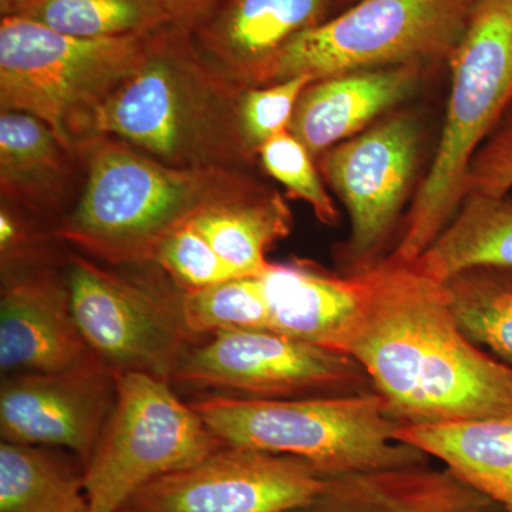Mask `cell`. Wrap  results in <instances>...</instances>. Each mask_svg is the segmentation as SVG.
<instances>
[{"label": "cell", "mask_w": 512, "mask_h": 512, "mask_svg": "<svg viewBox=\"0 0 512 512\" xmlns=\"http://www.w3.org/2000/svg\"><path fill=\"white\" fill-rule=\"evenodd\" d=\"M25 2L26 0H0V16L2 18L15 16Z\"/></svg>", "instance_id": "obj_32"}, {"label": "cell", "mask_w": 512, "mask_h": 512, "mask_svg": "<svg viewBox=\"0 0 512 512\" xmlns=\"http://www.w3.org/2000/svg\"><path fill=\"white\" fill-rule=\"evenodd\" d=\"M440 282L464 335L512 367V266H470Z\"/></svg>", "instance_id": "obj_24"}, {"label": "cell", "mask_w": 512, "mask_h": 512, "mask_svg": "<svg viewBox=\"0 0 512 512\" xmlns=\"http://www.w3.org/2000/svg\"><path fill=\"white\" fill-rule=\"evenodd\" d=\"M0 512H90L83 471L45 447L2 441Z\"/></svg>", "instance_id": "obj_23"}, {"label": "cell", "mask_w": 512, "mask_h": 512, "mask_svg": "<svg viewBox=\"0 0 512 512\" xmlns=\"http://www.w3.org/2000/svg\"><path fill=\"white\" fill-rule=\"evenodd\" d=\"M171 383L259 400L375 392L355 357L266 329L212 333L185 353Z\"/></svg>", "instance_id": "obj_11"}, {"label": "cell", "mask_w": 512, "mask_h": 512, "mask_svg": "<svg viewBox=\"0 0 512 512\" xmlns=\"http://www.w3.org/2000/svg\"><path fill=\"white\" fill-rule=\"evenodd\" d=\"M423 64L355 70L313 80L303 90L289 133L313 158L404 107L423 82Z\"/></svg>", "instance_id": "obj_18"}, {"label": "cell", "mask_w": 512, "mask_h": 512, "mask_svg": "<svg viewBox=\"0 0 512 512\" xmlns=\"http://www.w3.org/2000/svg\"><path fill=\"white\" fill-rule=\"evenodd\" d=\"M210 2L211 0H167L177 22L185 26H190Z\"/></svg>", "instance_id": "obj_31"}, {"label": "cell", "mask_w": 512, "mask_h": 512, "mask_svg": "<svg viewBox=\"0 0 512 512\" xmlns=\"http://www.w3.org/2000/svg\"><path fill=\"white\" fill-rule=\"evenodd\" d=\"M192 222L239 276H261L271 265L266 251L291 234L293 215L284 195L265 185L201 212Z\"/></svg>", "instance_id": "obj_22"}, {"label": "cell", "mask_w": 512, "mask_h": 512, "mask_svg": "<svg viewBox=\"0 0 512 512\" xmlns=\"http://www.w3.org/2000/svg\"><path fill=\"white\" fill-rule=\"evenodd\" d=\"M348 0H211L188 26L195 46L241 89L272 84L286 47Z\"/></svg>", "instance_id": "obj_15"}, {"label": "cell", "mask_w": 512, "mask_h": 512, "mask_svg": "<svg viewBox=\"0 0 512 512\" xmlns=\"http://www.w3.org/2000/svg\"><path fill=\"white\" fill-rule=\"evenodd\" d=\"M477 0H356L286 47L272 84L355 70L448 62Z\"/></svg>", "instance_id": "obj_9"}, {"label": "cell", "mask_w": 512, "mask_h": 512, "mask_svg": "<svg viewBox=\"0 0 512 512\" xmlns=\"http://www.w3.org/2000/svg\"><path fill=\"white\" fill-rule=\"evenodd\" d=\"M242 92L174 22L151 35L136 70L97 111L90 138H117L173 167L249 170Z\"/></svg>", "instance_id": "obj_2"}, {"label": "cell", "mask_w": 512, "mask_h": 512, "mask_svg": "<svg viewBox=\"0 0 512 512\" xmlns=\"http://www.w3.org/2000/svg\"><path fill=\"white\" fill-rule=\"evenodd\" d=\"M512 190V109L505 114L491 136L471 158L466 177V195L511 194Z\"/></svg>", "instance_id": "obj_30"}, {"label": "cell", "mask_w": 512, "mask_h": 512, "mask_svg": "<svg viewBox=\"0 0 512 512\" xmlns=\"http://www.w3.org/2000/svg\"><path fill=\"white\" fill-rule=\"evenodd\" d=\"M365 274L349 355L400 427L512 416V367L464 335L440 281L387 256Z\"/></svg>", "instance_id": "obj_1"}, {"label": "cell", "mask_w": 512, "mask_h": 512, "mask_svg": "<svg viewBox=\"0 0 512 512\" xmlns=\"http://www.w3.org/2000/svg\"><path fill=\"white\" fill-rule=\"evenodd\" d=\"M423 143L419 114L402 107L316 158L350 218L349 237L336 251L343 274H360L386 258L406 202H412Z\"/></svg>", "instance_id": "obj_10"}, {"label": "cell", "mask_w": 512, "mask_h": 512, "mask_svg": "<svg viewBox=\"0 0 512 512\" xmlns=\"http://www.w3.org/2000/svg\"><path fill=\"white\" fill-rule=\"evenodd\" d=\"M86 184L82 151L42 120L20 111L0 114L2 202L55 229L73 211Z\"/></svg>", "instance_id": "obj_16"}, {"label": "cell", "mask_w": 512, "mask_h": 512, "mask_svg": "<svg viewBox=\"0 0 512 512\" xmlns=\"http://www.w3.org/2000/svg\"><path fill=\"white\" fill-rule=\"evenodd\" d=\"M74 318L87 345L116 373L171 382L197 336L185 325L183 289L157 264L111 265L83 254L66 259Z\"/></svg>", "instance_id": "obj_7"}, {"label": "cell", "mask_w": 512, "mask_h": 512, "mask_svg": "<svg viewBox=\"0 0 512 512\" xmlns=\"http://www.w3.org/2000/svg\"><path fill=\"white\" fill-rule=\"evenodd\" d=\"M451 89L439 146L389 258L413 264L456 217L471 158L512 109V0H477L448 59Z\"/></svg>", "instance_id": "obj_4"}, {"label": "cell", "mask_w": 512, "mask_h": 512, "mask_svg": "<svg viewBox=\"0 0 512 512\" xmlns=\"http://www.w3.org/2000/svg\"><path fill=\"white\" fill-rule=\"evenodd\" d=\"M15 16L64 35H143L177 22L167 0H26Z\"/></svg>", "instance_id": "obj_25"}, {"label": "cell", "mask_w": 512, "mask_h": 512, "mask_svg": "<svg viewBox=\"0 0 512 512\" xmlns=\"http://www.w3.org/2000/svg\"><path fill=\"white\" fill-rule=\"evenodd\" d=\"M262 276L272 332L349 355L365 316L369 282L306 259L271 264Z\"/></svg>", "instance_id": "obj_17"}, {"label": "cell", "mask_w": 512, "mask_h": 512, "mask_svg": "<svg viewBox=\"0 0 512 512\" xmlns=\"http://www.w3.org/2000/svg\"><path fill=\"white\" fill-rule=\"evenodd\" d=\"M328 478L302 458L224 446L144 485L119 512H282L311 500Z\"/></svg>", "instance_id": "obj_12"}, {"label": "cell", "mask_w": 512, "mask_h": 512, "mask_svg": "<svg viewBox=\"0 0 512 512\" xmlns=\"http://www.w3.org/2000/svg\"><path fill=\"white\" fill-rule=\"evenodd\" d=\"M77 148L86 184L55 237L111 265L156 264L158 247L178 228L268 185L245 168L173 167L113 137Z\"/></svg>", "instance_id": "obj_3"}, {"label": "cell", "mask_w": 512, "mask_h": 512, "mask_svg": "<svg viewBox=\"0 0 512 512\" xmlns=\"http://www.w3.org/2000/svg\"><path fill=\"white\" fill-rule=\"evenodd\" d=\"M350 2L355 3V2H356V0H350Z\"/></svg>", "instance_id": "obj_33"}, {"label": "cell", "mask_w": 512, "mask_h": 512, "mask_svg": "<svg viewBox=\"0 0 512 512\" xmlns=\"http://www.w3.org/2000/svg\"><path fill=\"white\" fill-rule=\"evenodd\" d=\"M154 32L87 39L20 16L0 19V111L35 116L76 148L89 140L97 111L136 70Z\"/></svg>", "instance_id": "obj_6"}, {"label": "cell", "mask_w": 512, "mask_h": 512, "mask_svg": "<svg viewBox=\"0 0 512 512\" xmlns=\"http://www.w3.org/2000/svg\"><path fill=\"white\" fill-rule=\"evenodd\" d=\"M259 164L269 177L288 191L289 198L305 201L326 227H336L340 214L330 197L315 158L289 131L278 134L262 147Z\"/></svg>", "instance_id": "obj_27"}, {"label": "cell", "mask_w": 512, "mask_h": 512, "mask_svg": "<svg viewBox=\"0 0 512 512\" xmlns=\"http://www.w3.org/2000/svg\"><path fill=\"white\" fill-rule=\"evenodd\" d=\"M183 313L185 325L198 339L220 330L271 328L262 276H242L184 292Z\"/></svg>", "instance_id": "obj_26"}, {"label": "cell", "mask_w": 512, "mask_h": 512, "mask_svg": "<svg viewBox=\"0 0 512 512\" xmlns=\"http://www.w3.org/2000/svg\"><path fill=\"white\" fill-rule=\"evenodd\" d=\"M224 446L171 382L147 373H117L116 404L83 467L90 512H119L144 485Z\"/></svg>", "instance_id": "obj_8"}, {"label": "cell", "mask_w": 512, "mask_h": 512, "mask_svg": "<svg viewBox=\"0 0 512 512\" xmlns=\"http://www.w3.org/2000/svg\"><path fill=\"white\" fill-rule=\"evenodd\" d=\"M154 262L184 292L242 278L217 254L192 221L165 239L157 249Z\"/></svg>", "instance_id": "obj_29"}, {"label": "cell", "mask_w": 512, "mask_h": 512, "mask_svg": "<svg viewBox=\"0 0 512 512\" xmlns=\"http://www.w3.org/2000/svg\"><path fill=\"white\" fill-rule=\"evenodd\" d=\"M116 400L117 373L100 357L62 372L3 376L2 439L66 448L76 454L84 467Z\"/></svg>", "instance_id": "obj_13"}, {"label": "cell", "mask_w": 512, "mask_h": 512, "mask_svg": "<svg viewBox=\"0 0 512 512\" xmlns=\"http://www.w3.org/2000/svg\"><path fill=\"white\" fill-rule=\"evenodd\" d=\"M282 512H503L500 505L429 466L329 477L311 500Z\"/></svg>", "instance_id": "obj_19"}, {"label": "cell", "mask_w": 512, "mask_h": 512, "mask_svg": "<svg viewBox=\"0 0 512 512\" xmlns=\"http://www.w3.org/2000/svg\"><path fill=\"white\" fill-rule=\"evenodd\" d=\"M396 439L439 458L458 480L512 512V416L402 426Z\"/></svg>", "instance_id": "obj_20"}, {"label": "cell", "mask_w": 512, "mask_h": 512, "mask_svg": "<svg viewBox=\"0 0 512 512\" xmlns=\"http://www.w3.org/2000/svg\"><path fill=\"white\" fill-rule=\"evenodd\" d=\"M191 406L225 446L302 458L326 477L426 466L429 458L396 439L400 424L376 392L286 400L221 394Z\"/></svg>", "instance_id": "obj_5"}, {"label": "cell", "mask_w": 512, "mask_h": 512, "mask_svg": "<svg viewBox=\"0 0 512 512\" xmlns=\"http://www.w3.org/2000/svg\"><path fill=\"white\" fill-rule=\"evenodd\" d=\"M312 82V77L305 74L269 86L244 89L239 107L242 140L256 164L262 147L278 134L289 131L296 103Z\"/></svg>", "instance_id": "obj_28"}, {"label": "cell", "mask_w": 512, "mask_h": 512, "mask_svg": "<svg viewBox=\"0 0 512 512\" xmlns=\"http://www.w3.org/2000/svg\"><path fill=\"white\" fill-rule=\"evenodd\" d=\"M97 357L74 318L67 272L55 258L2 268L3 376L62 372Z\"/></svg>", "instance_id": "obj_14"}, {"label": "cell", "mask_w": 512, "mask_h": 512, "mask_svg": "<svg viewBox=\"0 0 512 512\" xmlns=\"http://www.w3.org/2000/svg\"><path fill=\"white\" fill-rule=\"evenodd\" d=\"M412 265L436 281L470 266H512V195L467 194L456 217Z\"/></svg>", "instance_id": "obj_21"}]
</instances>
